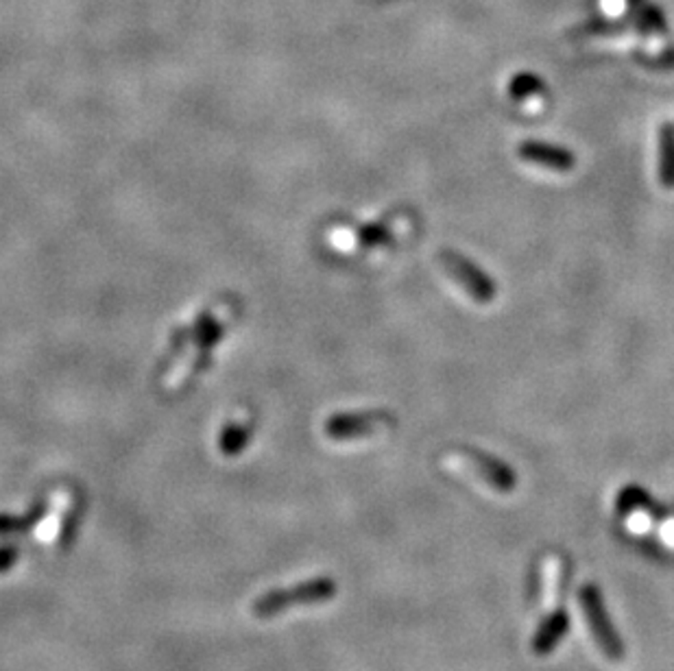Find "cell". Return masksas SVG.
<instances>
[{"label": "cell", "instance_id": "cell-1", "mask_svg": "<svg viewBox=\"0 0 674 671\" xmlns=\"http://www.w3.org/2000/svg\"><path fill=\"white\" fill-rule=\"evenodd\" d=\"M238 316V304L232 299H216L214 304L205 305L192 318L171 336L169 354L161 362L158 384L166 393H180L188 384L194 382L210 357L216 351L227 332H230Z\"/></svg>", "mask_w": 674, "mask_h": 671}, {"label": "cell", "instance_id": "cell-2", "mask_svg": "<svg viewBox=\"0 0 674 671\" xmlns=\"http://www.w3.org/2000/svg\"><path fill=\"white\" fill-rule=\"evenodd\" d=\"M398 238V232L391 225H367L356 227L347 222L327 225L326 244L327 249L338 255H360L376 253V251L389 249Z\"/></svg>", "mask_w": 674, "mask_h": 671}, {"label": "cell", "instance_id": "cell-3", "mask_svg": "<svg viewBox=\"0 0 674 671\" xmlns=\"http://www.w3.org/2000/svg\"><path fill=\"white\" fill-rule=\"evenodd\" d=\"M445 467L454 475L472 480V482L489 486L498 493H511L515 489V475L509 467L478 451H454L445 456Z\"/></svg>", "mask_w": 674, "mask_h": 671}, {"label": "cell", "instance_id": "cell-4", "mask_svg": "<svg viewBox=\"0 0 674 671\" xmlns=\"http://www.w3.org/2000/svg\"><path fill=\"white\" fill-rule=\"evenodd\" d=\"M578 602H581V611L585 617V624H587L589 635L598 650L605 654L607 658H614V661H620L622 658V643L617 639V635L614 632V625H611L609 617H607L603 600H600V593L596 589L594 584L583 586L581 593H578Z\"/></svg>", "mask_w": 674, "mask_h": 671}, {"label": "cell", "instance_id": "cell-5", "mask_svg": "<svg viewBox=\"0 0 674 671\" xmlns=\"http://www.w3.org/2000/svg\"><path fill=\"white\" fill-rule=\"evenodd\" d=\"M439 264L450 277L465 290L467 294L473 296V301L478 304H492L495 296V286L478 266H473L470 260H465L463 255L454 253V251H443L439 255Z\"/></svg>", "mask_w": 674, "mask_h": 671}, {"label": "cell", "instance_id": "cell-6", "mask_svg": "<svg viewBox=\"0 0 674 671\" xmlns=\"http://www.w3.org/2000/svg\"><path fill=\"white\" fill-rule=\"evenodd\" d=\"M391 428V418L382 412H349L327 418L326 434L332 440H363L380 436Z\"/></svg>", "mask_w": 674, "mask_h": 671}, {"label": "cell", "instance_id": "cell-7", "mask_svg": "<svg viewBox=\"0 0 674 671\" xmlns=\"http://www.w3.org/2000/svg\"><path fill=\"white\" fill-rule=\"evenodd\" d=\"M332 591H334L332 583H327V580H321V583H306L295 586V589L271 593L269 597L258 602L255 611H258V614H271L275 611H282V608H288L291 604L326 600V597H332Z\"/></svg>", "mask_w": 674, "mask_h": 671}, {"label": "cell", "instance_id": "cell-8", "mask_svg": "<svg viewBox=\"0 0 674 671\" xmlns=\"http://www.w3.org/2000/svg\"><path fill=\"white\" fill-rule=\"evenodd\" d=\"M517 158H520L524 164H531V166H539L544 170H553V172H567L574 168V155L570 150L561 149V147H550V144H542V142H524L520 149H517Z\"/></svg>", "mask_w": 674, "mask_h": 671}, {"label": "cell", "instance_id": "cell-9", "mask_svg": "<svg viewBox=\"0 0 674 671\" xmlns=\"http://www.w3.org/2000/svg\"><path fill=\"white\" fill-rule=\"evenodd\" d=\"M659 183L674 188V129L668 125L659 129Z\"/></svg>", "mask_w": 674, "mask_h": 671}, {"label": "cell", "instance_id": "cell-10", "mask_svg": "<svg viewBox=\"0 0 674 671\" xmlns=\"http://www.w3.org/2000/svg\"><path fill=\"white\" fill-rule=\"evenodd\" d=\"M511 97L515 98L517 105H522L520 109L528 111V105H531V98L537 100V103H544L545 97V89L544 83L533 75H517L513 81H511Z\"/></svg>", "mask_w": 674, "mask_h": 671}, {"label": "cell", "instance_id": "cell-11", "mask_svg": "<svg viewBox=\"0 0 674 671\" xmlns=\"http://www.w3.org/2000/svg\"><path fill=\"white\" fill-rule=\"evenodd\" d=\"M542 604L544 608H553L559 602V589H561V563L559 558L550 556L544 561L542 567Z\"/></svg>", "mask_w": 674, "mask_h": 671}, {"label": "cell", "instance_id": "cell-12", "mask_svg": "<svg viewBox=\"0 0 674 671\" xmlns=\"http://www.w3.org/2000/svg\"><path fill=\"white\" fill-rule=\"evenodd\" d=\"M565 630H567L565 614L556 613L555 617L548 619V622L544 624V628L539 630L537 639H534V643H533L534 654H548L556 645V643L561 641V636L565 635Z\"/></svg>", "mask_w": 674, "mask_h": 671}, {"label": "cell", "instance_id": "cell-13", "mask_svg": "<svg viewBox=\"0 0 674 671\" xmlns=\"http://www.w3.org/2000/svg\"><path fill=\"white\" fill-rule=\"evenodd\" d=\"M668 525H670V528L664 530V536L674 545V521H668Z\"/></svg>", "mask_w": 674, "mask_h": 671}]
</instances>
